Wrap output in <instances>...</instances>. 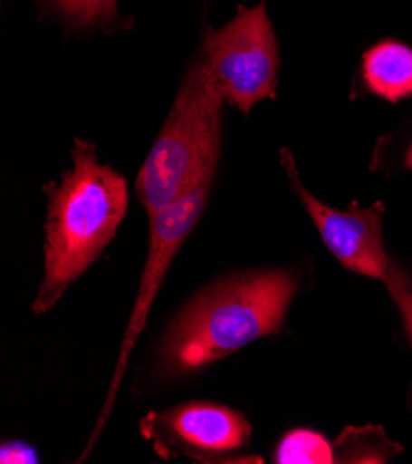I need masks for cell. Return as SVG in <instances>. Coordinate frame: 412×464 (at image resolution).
Returning <instances> with one entry per match:
<instances>
[{
	"mask_svg": "<svg viewBox=\"0 0 412 464\" xmlns=\"http://www.w3.org/2000/svg\"><path fill=\"white\" fill-rule=\"evenodd\" d=\"M405 167L412 170V141H410V145H408V149L405 152Z\"/></svg>",
	"mask_w": 412,
	"mask_h": 464,
	"instance_id": "cell-14",
	"label": "cell"
},
{
	"mask_svg": "<svg viewBox=\"0 0 412 464\" xmlns=\"http://www.w3.org/2000/svg\"><path fill=\"white\" fill-rule=\"evenodd\" d=\"M0 459H3V462H35L34 451H30V448L24 444H5Z\"/></svg>",
	"mask_w": 412,
	"mask_h": 464,
	"instance_id": "cell-13",
	"label": "cell"
},
{
	"mask_svg": "<svg viewBox=\"0 0 412 464\" xmlns=\"http://www.w3.org/2000/svg\"><path fill=\"white\" fill-rule=\"evenodd\" d=\"M300 287L291 270H254L213 282L179 309L154 355V378H189L257 339L276 335Z\"/></svg>",
	"mask_w": 412,
	"mask_h": 464,
	"instance_id": "cell-1",
	"label": "cell"
},
{
	"mask_svg": "<svg viewBox=\"0 0 412 464\" xmlns=\"http://www.w3.org/2000/svg\"><path fill=\"white\" fill-rule=\"evenodd\" d=\"M280 464H330L335 462V450L316 431L296 430L287 433L273 453Z\"/></svg>",
	"mask_w": 412,
	"mask_h": 464,
	"instance_id": "cell-11",
	"label": "cell"
},
{
	"mask_svg": "<svg viewBox=\"0 0 412 464\" xmlns=\"http://www.w3.org/2000/svg\"><path fill=\"white\" fill-rule=\"evenodd\" d=\"M282 165L294 193L335 259L350 272L385 282L394 266L383 243L385 206L376 202L369 208H330L305 189L296 169L294 156L287 149L282 150Z\"/></svg>",
	"mask_w": 412,
	"mask_h": 464,
	"instance_id": "cell-7",
	"label": "cell"
},
{
	"mask_svg": "<svg viewBox=\"0 0 412 464\" xmlns=\"http://www.w3.org/2000/svg\"><path fill=\"white\" fill-rule=\"evenodd\" d=\"M216 169L207 170L200 178V181L195 185V188H191L186 195L174 200L165 209L149 217L150 218L149 254H147V261H145V268H143V276H141L139 291H137L135 305H133L129 320H128L119 361L115 364L113 380H111V385H110V391L106 396V403L101 411L97 428H95L93 437H91L81 459L91 451V448L95 446L97 439L101 437V431L104 430V426L110 419L117 392L120 389V382L126 372L128 357H129L137 339H139V335L147 328L150 307L161 289V284L165 280V276H167L176 254L179 252L181 245L186 243V239L189 237L196 222L200 220V217L206 211V206H207V200H209L211 189H213V181L216 176Z\"/></svg>",
	"mask_w": 412,
	"mask_h": 464,
	"instance_id": "cell-5",
	"label": "cell"
},
{
	"mask_svg": "<svg viewBox=\"0 0 412 464\" xmlns=\"http://www.w3.org/2000/svg\"><path fill=\"white\" fill-rule=\"evenodd\" d=\"M200 60L215 87L243 115L278 95L280 46L266 5L239 6L234 19L204 34Z\"/></svg>",
	"mask_w": 412,
	"mask_h": 464,
	"instance_id": "cell-4",
	"label": "cell"
},
{
	"mask_svg": "<svg viewBox=\"0 0 412 464\" xmlns=\"http://www.w3.org/2000/svg\"><path fill=\"white\" fill-rule=\"evenodd\" d=\"M224 104L196 56L137 174L135 191L149 217L186 195L207 170L218 167Z\"/></svg>",
	"mask_w": 412,
	"mask_h": 464,
	"instance_id": "cell-3",
	"label": "cell"
},
{
	"mask_svg": "<svg viewBox=\"0 0 412 464\" xmlns=\"http://www.w3.org/2000/svg\"><path fill=\"white\" fill-rule=\"evenodd\" d=\"M362 78L374 95L399 102L412 97V49L399 41H381L362 58Z\"/></svg>",
	"mask_w": 412,
	"mask_h": 464,
	"instance_id": "cell-8",
	"label": "cell"
},
{
	"mask_svg": "<svg viewBox=\"0 0 412 464\" xmlns=\"http://www.w3.org/2000/svg\"><path fill=\"white\" fill-rule=\"evenodd\" d=\"M383 284L387 285L394 304L398 305L408 337L412 341V276L394 265Z\"/></svg>",
	"mask_w": 412,
	"mask_h": 464,
	"instance_id": "cell-12",
	"label": "cell"
},
{
	"mask_svg": "<svg viewBox=\"0 0 412 464\" xmlns=\"http://www.w3.org/2000/svg\"><path fill=\"white\" fill-rule=\"evenodd\" d=\"M119 0H44L69 30H97L119 19Z\"/></svg>",
	"mask_w": 412,
	"mask_h": 464,
	"instance_id": "cell-10",
	"label": "cell"
},
{
	"mask_svg": "<svg viewBox=\"0 0 412 464\" xmlns=\"http://www.w3.org/2000/svg\"><path fill=\"white\" fill-rule=\"evenodd\" d=\"M141 431L165 459L183 455L206 462L244 459L239 453L252 439V426L243 412L213 401H187L150 412Z\"/></svg>",
	"mask_w": 412,
	"mask_h": 464,
	"instance_id": "cell-6",
	"label": "cell"
},
{
	"mask_svg": "<svg viewBox=\"0 0 412 464\" xmlns=\"http://www.w3.org/2000/svg\"><path fill=\"white\" fill-rule=\"evenodd\" d=\"M72 167L44 188L49 195L44 226V274L34 300V313H49L97 263L115 239L128 211V183L113 167L102 163L97 147L76 139Z\"/></svg>",
	"mask_w": 412,
	"mask_h": 464,
	"instance_id": "cell-2",
	"label": "cell"
},
{
	"mask_svg": "<svg viewBox=\"0 0 412 464\" xmlns=\"http://www.w3.org/2000/svg\"><path fill=\"white\" fill-rule=\"evenodd\" d=\"M399 451L383 428H348L335 444V462H387Z\"/></svg>",
	"mask_w": 412,
	"mask_h": 464,
	"instance_id": "cell-9",
	"label": "cell"
}]
</instances>
